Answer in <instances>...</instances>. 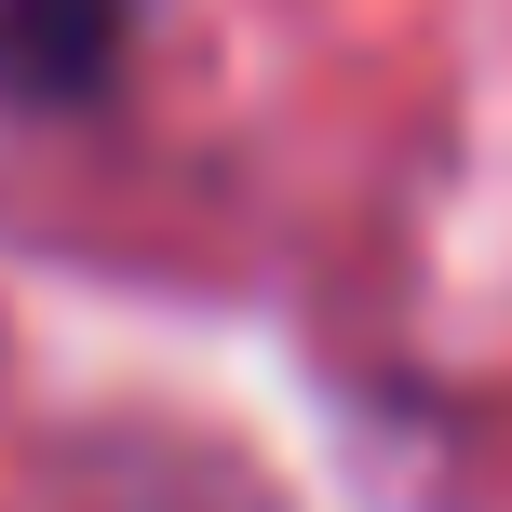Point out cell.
Masks as SVG:
<instances>
[{
	"mask_svg": "<svg viewBox=\"0 0 512 512\" xmlns=\"http://www.w3.org/2000/svg\"><path fill=\"white\" fill-rule=\"evenodd\" d=\"M122 41H135V0H0V81L41 108L95 95L122 68Z\"/></svg>",
	"mask_w": 512,
	"mask_h": 512,
	"instance_id": "1",
	"label": "cell"
}]
</instances>
